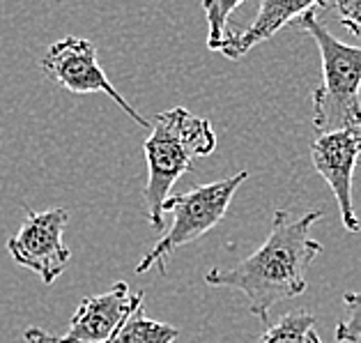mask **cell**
Returning <instances> with one entry per match:
<instances>
[{
    "mask_svg": "<svg viewBox=\"0 0 361 343\" xmlns=\"http://www.w3.org/2000/svg\"><path fill=\"white\" fill-rule=\"evenodd\" d=\"M320 217L322 212L318 210L302 217L276 210L262 247L235 267H212L205 275V281L216 288L240 290L249 302V311L267 323L279 302L304 295L308 288L306 272L322 251V244L311 237V226Z\"/></svg>",
    "mask_w": 361,
    "mask_h": 343,
    "instance_id": "obj_1",
    "label": "cell"
},
{
    "mask_svg": "<svg viewBox=\"0 0 361 343\" xmlns=\"http://www.w3.org/2000/svg\"><path fill=\"white\" fill-rule=\"evenodd\" d=\"M216 150V134L209 120L198 118L187 109L175 107L161 111L152 125V134L143 143L147 162V182L143 200L147 222L154 231H164V203L173 184L191 169L193 160Z\"/></svg>",
    "mask_w": 361,
    "mask_h": 343,
    "instance_id": "obj_2",
    "label": "cell"
},
{
    "mask_svg": "<svg viewBox=\"0 0 361 343\" xmlns=\"http://www.w3.org/2000/svg\"><path fill=\"white\" fill-rule=\"evenodd\" d=\"M318 44L322 58V85L313 92V127L318 134L361 127V47H348L318 21V10L297 19Z\"/></svg>",
    "mask_w": 361,
    "mask_h": 343,
    "instance_id": "obj_3",
    "label": "cell"
},
{
    "mask_svg": "<svg viewBox=\"0 0 361 343\" xmlns=\"http://www.w3.org/2000/svg\"><path fill=\"white\" fill-rule=\"evenodd\" d=\"M249 178V173L240 171L233 178L219 180L212 184H200L178 196H169L164 203V212L173 215V226L159 242L149 249L143 260L136 265V275H145L147 270L154 265L161 272H166V258L171 256L175 249L184 247V244L196 242L207 231L221 222L226 210L231 207V200L240 189V184Z\"/></svg>",
    "mask_w": 361,
    "mask_h": 343,
    "instance_id": "obj_4",
    "label": "cell"
},
{
    "mask_svg": "<svg viewBox=\"0 0 361 343\" xmlns=\"http://www.w3.org/2000/svg\"><path fill=\"white\" fill-rule=\"evenodd\" d=\"M143 306V293H131L118 281L106 293L85 297L69 320L65 337H54L39 327L25 330V343H109L131 313Z\"/></svg>",
    "mask_w": 361,
    "mask_h": 343,
    "instance_id": "obj_5",
    "label": "cell"
},
{
    "mask_svg": "<svg viewBox=\"0 0 361 343\" xmlns=\"http://www.w3.org/2000/svg\"><path fill=\"white\" fill-rule=\"evenodd\" d=\"M39 67L51 81L65 88L67 92L74 95L104 92L116 104H120V109L134 122H138L140 127H149V122L116 90V85L104 74V69L97 63V47L90 40L74 37V35L58 40L56 44L49 47Z\"/></svg>",
    "mask_w": 361,
    "mask_h": 343,
    "instance_id": "obj_6",
    "label": "cell"
},
{
    "mask_svg": "<svg viewBox=\"0 0 361 343\" xmlns=\"http://www.w3.org/2000/svg\"><path fill=\"white\" fill-rule=\"evenodd\" d=\"M69 212L63 207L32 212L25 210L19 233L7 240V251L19 265L39 275L44 284H54L72 260V251L63 240Z\"/></svg>",
    "mask_w": 361,
    "mask_h": 343,
    "instance_id": "obj_7",
    "label": "cell"
},
{
    "mask_svg": "<svg viewBox=\"0 0 361 343\" xmlns=\"http://www.w3.org/2000/svg\"><path fill=\"white\" fill-rule=\"evenodd\" d=\"M361 155V127L320 134L311 143V160L331 187L341 210V222L350 233H359L361 224L352 203V173Z\"/></svg>",
    "mask_w": 361,
    "mask_h": 343,
    "instance_id": "obj_8",
    "label": "cell"
},
{
    "mask_svg": "<svg viewBox=\"0 0 361 343\" xmlns=\"http://www.w3.org/2000/svg\"><path fill=\"white\" fill-rule=\"evenodd\" d=\"M324 5H327V0H260V10L255 14L253 23L240 32L228 30L219 54H224L231 60H240L260 42L276 35L286 23L299 19L311 10H320Z\"/></svg>",
    "mask_w": 361,
    "mask_h": 343,
    "instance_id": "obj_9",
    "label": "cell"
},
{
    "mask_svg": "<svg viewBox=\"0 0 361 343\" xmlns=\"http://www.w3.org/2000/svg\"><path fill=\"white\" fill-rule=\"evenodd\" d=\"M315 327V315L304 309L290 311L260 334L255 343H322Z\"/></svg>",
    "mask_w": 361,
    "mask_h": 343,
    "instance_id": "obj_10",
    "label": "cell"
},
{
    "mask_svg": "<svg viewBox=\"0 0 361 343\" xmlns=\"http://www.w3.org/2000/svg\"><path fill=\"white\" fill-rule=\"evenodd\" d=\"M180 337V330L159 320H149L143 306L125 320L109 343H173Z\"/></svg>",
    "mask_w": 361,
    "mask_h": 343,
    "instance_id": "obj_11",
    "label": "cell"
},
{
    "mask_svg": "<svg viewBox=\"0 0 361 343\" xmlns=\"http://www.w3.org/2000/svg\"><path fill=\"white\" fill-rule=\"evenodd\" d=\"M246 0H202V10L207 16V49L221 51L228 35V19Z\"/></svg>",
    "mask_w": 361,
    "mask_h": 343,
    "instance_id": "obj_12",
    "label": "cell"
},
{
    "mask_svg": "<svg viewBox=\"0 0 361 343\" xmlns=\"http://www.w3.org/2000/svg\"><path fill=\"white\" fill-rule=\"evenodd\" d=\"M343 304H345L348 315L336 325V341L338 343H357L361 339V290L359 293H343Z\"/></svg>",
    "mask_w": 361,
    "mask_h": 343,
    "instance_id": "obj_13",
    "label": "cell"
},
{
    "mask_svg": "<svg viewBox=\"0 0 361 343\" xmlns=\"http://www.w3.org/2000/svg\"><path fill=\"white\" fill-rule=\"evenodd\" d=\"M327 5H331L336 10V19L341 25L361 37V0H327Z\"/></svg>",
    "mask_w": 361,
    "mask_h": 343,
    "instance_id": "obj_14",
    "label": "cell"
}]
</instances>
